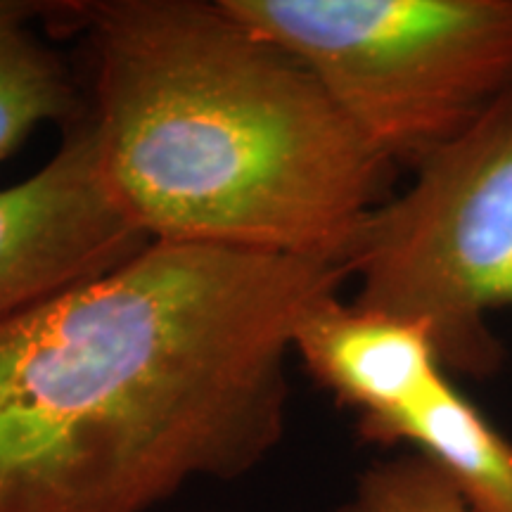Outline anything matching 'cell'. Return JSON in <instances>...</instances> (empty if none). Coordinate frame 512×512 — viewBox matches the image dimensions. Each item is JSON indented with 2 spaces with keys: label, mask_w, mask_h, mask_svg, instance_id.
Here are the masks:
<instances>
[{
  "label": "cell",
  "mask_w": 512,
  "mask_h": 512,
  "mask_svg": "<svg viewBox=\"0 0 512 512\" xmlns=\"http://www.w3.org/2000/svg\"><path fill=\"white\" fill-rule=\"evenodd\" d=\"M46 3L0 0V159L48 121L74 124L79 100L57 53L34 31Z\"/></svg>",
  "instance_id": "cell-7"
},
{
  "label": "cell",
  "mask_w": 512,
  "mask_h": 512,
  "mask_svg": "<svg viewBox=\"0 0 512 512\" xmlns=\"http://www.w3.org/2000/svg\"><path fill=\"white\" fill-rule=\"evenodd\" d=\"M294 356L354 413L358 437L380 446L394 422L448 377L425 325L342 302L339 294L304 318Z\"/></svg>",
  "instance_id": "cell-6"
},
{
  "label": "cell",
  "mask_w": 512,
  "mask_h": 512,
  "mask_svg": "<svg viewBox=\"0 0 512 512\" xmlns=\"http://www.w3.org/2000/svg\"><path fill=\"white\" fill-rule=\"evenodd\" d=\"M302 62L392 169H415L512 88V0H219Z\"/></svg>",
  "instance_id": "cell-3"
},
{
  "label": "cell",
  "mask_w": 512,
  "mask_h": 512,
  "mask_svg": "<svg viewBox=\"0 0 512 512\" xmlns=\"http://www.w3.org/2000/svg\"><path fill=\"white\" fill-rule=\"evenodd\" d=\"M43 19L88 36L102 174L147 240L349 264L394 169L302 62L219 0L46 3Z\"/></svg>",
  "instance_id": "cell-2"
},
{
  "label": "cell",
  "mask_w": 512,
  "mask_h": 512,
  "mask_svg": "<svg viewBox=\"0 0 512 512\" xmlns=\"http://www.w3.org/2000/svg\"><path fill=\"white\" fill-rule=\"evenodd\" d=\"M347 266L354 304L425 325L448 373L503 368L491 316L512 309V88L368 216Z\"/></svg>",
  "instance_id": "cell-4"
},
{
  "label": "cell",
  "mask_w": 512,
  "mask_h": 512,
  "mask_svg": "<svg viewBox=\"0 0 512 512\" xmlns=\"http://www.w3.org/2000/svg\"><path fill=\"white\" fill-rule=\"evenodd\" d=\"M147 235L114 200L88 117L36 174L0 188V320L133 259Z\"/></svg>",
  "instance_id": "cell-5"
},
{
  "label": "cell",
  "mask_w": 512,
  "mask_h": 512,
  "mask_svg": "<svg viewBox=\"0 0 512 512\" xmlns=\"http://www.w3.org/2000/svg\"><path fill=\"white\" fill-rule=\"evenodd\" d=\"M337 512H479L446 470L420 453L370 463Z\"/></svg>",
  "instance_id": "cell-8"
},
{
  "label": "cell",
  "mask_w": 512,
  "mask_h": 512,
  "mask_svg": "<svg viewBox=\"0 0 512 512\" xmlns=\"http://www.w3.org/2000/svg\"><path fill=\"white\" fill-rule=\"evenodd\" d=\"M337 261L150 242L0 320V512H152L278 448Z\"/></svg>",
  "instance_id": "cell-1"
}]
</instances>
